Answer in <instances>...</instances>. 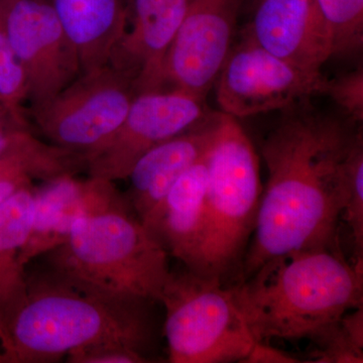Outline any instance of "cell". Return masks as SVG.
I'll return each mask as SVG.
<instances>
[{
  "label": "cell",
  "mask_w": 363,
  "mask_h": 363,
  "mask_svg": "<svg viewBox=\"0 0 363 363\" xmlns=\"http://www.w3.org/2000/svg\"><path fill=\"white\" fill-rule=\"evenodd\" d=\"M362 126L305 98L281 111L260 147L267 179L240 281L269 260L340 248L346 164Z\"/></svg>",
  "instance_id": "1"
},
{
  "label": "cell",
  "mask_w": 363,
  "mask_h": 363,
  "mask_svg": "<svg viewBox=\"0 0 363 363\" xmlns=\"http://www.w3.org/2000/svg\"><path fill=\"white\" fill-rule=\"evenodd\" d=\"M156 304L105 292L47 266L26 271L25 296L6 325L14 363L58 362L96 344H121L156 362Z\"/></svg>",
  "instance_id": "2"
},
{
  "label": "cell",
  "mask_w": 363,
  "mask_h": 363,
  "mask_svg": "<svg viewBox=\"0 0 363 363\" xmlns=\"http://www.w3.org/2000/svg\"><path fill=\"white\" fill-rule=\"evenodd\" d=\"M362 267L340 248H315L277 257L233 286L236 304L257 342L319 335L363 307Z\"/></svg>",
  "instance_id": "3"
},
{
  "label": "cell",
  "mask_w": 363,
  "mask_h": 363,
  "mask_svg": "<svg viewBox=\"0 0 363 363\" xmlns=\"http://www.w3.org/2000/svg\"><path fill=\"white\" fill-rule=\"evenodd\" d=\"M45 266L105 292L161 303L169 253L130 204L81 217Z\"/></svg>",
  "instance_id": "4"
},
{
  "label": "cell",
  "mask_w": 363,
  "mask_h": 363,
  "mask_svg": "<svg viewBox=\"0 0 363 363\" xmlns=\"http://www.w3.org/2000/svg\"><path fill=\"white\" fill-rule=\"evenodd\" d=\"M206 164L204 229L192 272L224 283L241 269L262 192L259 155L238 119L221 114Z\"/></svg>",
  "instance_id": "5"
},
{
  "label": "cell",
  "mask_w": 363,
  "mask_h": 363,
  "mask_svg": "<svg viewBox=\"0 0 363 363\" xmlns=\"http://www.w3.org/2000/svg\"><path fill=\"white\" fill-rule=\"evenodd\" d=\"M161 303L169 362H243L257 342L233 286L190 269L169 272Z\"/></svg>",
  "instance_id": "6"
},
{
  "label": "cell",
  "mask_w": 363,
  "mask_h": 363,
  "mask_svg": "<svg viewBox=\"0 0 363 363\" xmlns=\"http://www.w3.org/2000/svg\"><path fill=\"white\" fill-rule=\"evenodd\" d=\"M136 95L135 80L108 64L80 73L30 116L47 142L87 162L116 135Z\"/></svg>",
  "instance_id": "7"
},
{
  "label": "cell",
  "mask_w": 363,
  "mask_h": 363,
  "mask_svg": "<svg viewBox=\"0 0 363 363\" xmlns=\"http://www.w3.org/2000/svg\"><path fill=\"white\" fill-rule=\"evenodd\" d=\"M324 81L322 73L291 65L242 33L214 85L220 112L238 119L281 111L305 98L321 95Z\"/></svg>",
  "instance_id": "8"
},
{
  "label": "cell",
  "mask_w": 363,
  "mask_h": 363,
  "mask_svg": "<svg viewBox=\"0 0 363 363\" xmlns=\"http://www.w3.org/2000/svg\"><path fill=\"white\" fill-rule=\"evenodd\" d=\"M213 112L206 98L183 91L140 93L116 135L88 160L86 173L112 182L126 179L147 150L195 128Z\"/></svg>",
  "instance_id": "9"
},
{
  "label": "cell",
  "mask_w": 363,
  "mask_h": 363,
  "mask_svg": "<svg viewBox=\"0 0 363 363\" xmlns=\"http://www.w3.org/2000/svg\"><path fill=\"white\" fill-rule=\"evenodd\" d=\"M0 20L25 72L30 108L51 99L80 75L77 54L52 4L0 0Z\"/></svg>",
  "instance_id": "10"
},
{
  "label": "cell",
  "mask_w": 363,
  "mask_h": 363,
  "mask_svg": "<svg viewBox=\"0 0 363 363\" xmlns=\"http://www.w3.org/2000/svg\"><path fill=\"white\" fill-rule=\"evenodd\" d=\"M242 0H190L169 48L162 90L206 98L233 45Z\"/></svg>",
  "instance_id": "11"
},
{
  "label": "cell",
  "mask_w": 363,
  "mask_h": 363,
  "mask_svg": "<svg viewBox=\"0 0 363 363\" xmlns=\"http://www.w3.org/2000/svg\"><path fill=\"white\" fill-rule=\"evenodd\" d=\"M130 204L114 182L88 176H63L45 181L35 191L32 230L21 252V267L59 247L81 217Z\"/></svg>",
  "instance_id": "12"
},
{
  "label": "cell",
  "mask_w": 363,
  "mask_h": 363,
  "mask_svg": "<svg viewBox=\"0 0 363 363\" xmlns=\"http://www.w3.org/2000/svg\"><path fill=\"white\" fill-rule=\"evenodd\" d=\"M245 35L274 56L321 73L333 56L330 28L316 0H259Z\"/></svg>",
  "instance_id": "13"
},
{
  "label": "cell",
  "mask_w": 363,
  "mask_h": 363,
  "mask_svg": "<svg viewBox=\"0 0 363 363\" xmlns=\"http://www.w3.org/2000/svg\"><path fill=\"white\" fill-rule=\"evenodd\" d=\"M190 0H128L123 39L109 64L135 80L138 94L162 90L164 61Z\"/></svg>",
  "instance_id": "14"
},
{
  "label": "cell",
  "mask_w": 363,
  "mask_h": 363,
  "mask_svg": "<svg viewBox=\"0 0 363 363\" xmlns=\"http://www.w3.org/2000/svg\"><path fill=\"white\" fill-rule=\"evenodd\" d=\"M222 112L147 150L136 161L128 178V197L140 220L166 197L177 181L206 155L220 123Z\"/></svg>",
  "instance_id": "15"
},
{
  "label": "cell",
  "mask_w": 363,
  "mask_h": 363,
  "mask_svg": "<svg viewBox=\"0 0 363 363\" xmlns=\"http://www.w3.org/2000/svg\"><path fill=\"white\" fill-rule=\"evenodd\" d=\"M206 155L180 177L143 221L169 255L190 271L195 266L204 229Z\"/></svg>",
  "instance_id": "16"
},
{
  "label": "cell",
  "mask_w": 363,
  "mask_h": 363,
  "mask_svg": "<svg viewBox=\"0 0 363 363\" xmlns=\"http://www.w3.org/2000/svg\"><path fill=\"white\" fill-rule=\"evenodd\" d=\"M66 37L77 54L81 73L108 65L128 21L123 0H54Z\"/></svg>",
  "instance_id": "17"
},
{
  "label": "cell",
  "mask_w": 363,
  "mask_h": 363,
  "mask_svg": "<svg viewBox=\"0 0 363 363\" xmlns=\"http://www.w3.org/2000/svg\"><path fill=\"white\" fill-rule=\"evenodd\" d=\"M35 191V186L21 189L0 204V319L4 327L25 296L26 269L20 257L32 230Z\"/></svg>",
  "instance_id": "18"
},
{
  "label": "cell",
  "mask_w": 363,
  "mask_h": 363,
  "mask_svg": "<svg viewBox=\"0 0 363 363\" xmlns=\"http://www.w3.org/2000/svg\"><path fill=\"white\" fill-rule=\"evenodd\" d=\"M86 171L84 157L57 145L40 154L0 156V204L21 189L32 187L33 180L45 182Z\"/></svg>",
  "instance_id": "19"
},
{
  "label": "cell",
  "mask_w": 363,
  "mask_h": 363,
  "mask_svg": "<svg viewBox=\"0 0 363 363\" xmlns=\"http://www.w3.org/2000/svg\"><path fill=\"white\" fill-rule=\"evenodd\" d=\"M316 348L310 362H363V307L344 314L312 339Z\"/></svg>",
  "instance_id": "20"
},
{
  "label": "cell",
  "mask_w": 363,
  "mask_h": 363,
  "mask_svg": "<svg viewBox=\"0 0 363 363\" xmlns=\"http://www.w3.org/2000/svg\"><path fill=\"white\" fill-rule=\"evenodd\" d=\"M333 40V56L346 58L362 51L363 0H316Z\"/></svg>",
  "instance_id": "21"
},
{
  "label": "cell",
  "mask_w": 363,
  "mask_h": 363,
  "mask_svg": "<svg viewBox=\"0 0 363 363\" xmlns=\"http://www.w3.org/2000/svg\"><path fill=\"white\" fill-rule=\"evenodd\" d=\"M26 101H28V85L25 72L0 20V105L16 123L30 128L26 116Z\"/></svg>",
  "instance_id": "22"
},
{
  "label": "cell",
  "mask_w": 363,
  "mask_h": 363,
  "mask_svg": "<svg viewBox=\"0 0 363 363\" xmlns=\"http://www.w3.org/2000/svg\"><path fill=\"white\" fill-rule=\"evenodd\" d=\"M341 218L353 242V264H363V135L353 145L346 164V197Z\"/></svg>",
  "instance_id": "23"
},
{
  "label": "cell",
  "mask_w": 363,
  "mask_h": 363,
  "mask_svg": "<svg viewBox=\"0 0 363 363\" xmlns=\"http://www.w3.org/2000/svg\"><path fill=\"white\" fill-rule=\"evenodd\" d=\"M321 95H326L337 107L341 116L351 123L362 126L363 123V69L347 72L338 77L325 78Z\"/></svg>",
  "instance_id": "24"
},
{
  "label": "cell",
  "mask_w": 363,
  "mask_h": 363,
  "mask_svg": "<svg viewBox=\"0 0 363 363\" xmlns=\"http://www.w3.org/2000/svg\"><path fill=\"white\" fill-rule=\"evenodd\" d=\"M54 145L40 140L32 128H23L4 112H0V156L9 154H40Z\"/></svg>",
  "instance_id": "25"
},
{
  "label": "cell",
  "mask_w": 363,
  "mask_h": 363,
  "mask_svg": "<svg viewBox=\"0 0 363 363\" xmlns=\"http://www.w3.org/2000/svg\"><path fill=\"white\" fill-rule=\"evenodd\" d=\"M69 363H147L152 362L138 351L121 344H96L78 348L66 355Z\"/></svg>",
  "instance_id": "26"
},
{
  "label": "cell",
  "mask_w": 363,
  "mask_h": 363,
  "mask_svg": "<svg viewBox=\"0 0 363 363\" xmlns=\"http://www.w3.org/2000/svg\"><path fill=\"white\" fill-rule=\"evenodd\" d=\"M247 363H298L301 360L288 354L285 351L272 347L264 342H255L247 358L243 360Z\"/></svg>",
  "instance_id": "27"
},
{
  "label": "cell",
  "mask_w": 363,
  "mask_h": 363,
  "mask_svg": "<svg viewBox=\"0 0 363 363\" xmlns=\"http://www.w3.org/2000/svg\"><path fill=\"white\" fill-rule=\"evenodd\" d=\"M0 363H14L13 345L1 319H0Z\"/></svg>",
  "instance_id": "28"
},
{
  "label": "cell",
  "mask_w": 363,
  "mask_h": 363,
  "mask_svg": "<svg viewBox=\"0 0 363 363\" xmlns=\"http://www.w3.org/2000/svg\"><path fill=\"white\" fill-rule=\"evenodd\" d=\"M259 0H242V6L243 4H250V7L255 9V6L259 4Z\"/></svg>",
  "instance_id": "29"
},
{
  "label": "cell",
  "mask_w": 363,
  "mask_h": 363,
  "mask_svg": "<svg viewBox=\"0 0 363 363\" xmlns=\"http://www.w3.org/2000/svg\"><path fill=\"white\" fill-rule=\"evenodd\" d=\"M0 112H4V113H6V111H4V108H2L1 105H0ZM6 116H7V114H6Z\"/></svg>",
  "instance_id": "30"
},
{
  "label": "cell",
  "mask_w": 363,
  "mask_h": 363,
  "mask_svg": "<svg viewBox=\"0 0 363 363\" xmlns=\"http://www.w3.org/2000/svg\"><path fill=\"white\" fill-rule=\"evenodd\" d=\"M125 1H126V4H128V0H125Z\"/></svg>",
  "instance_id": "31"
}]
</instances>
